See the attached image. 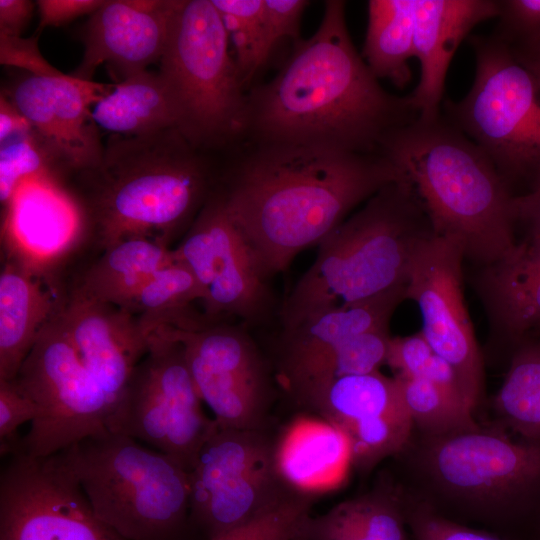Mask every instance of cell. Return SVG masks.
I'll return each instance as SVG.
<instances>
[{"label": "cell", "instance_id": "5", "mask_svg": "<svg viewBox=\"0 0 540 540\" xmlns=\"http://www.w3.org/2000/svg\"><path fill=\"white\" fill-rule=\"evenodd\" d=\"M114 137L91 170L97 180L91 214L100 248L130 237L170 246L211 195L204 163L176 129Z\"/></svg>", "mask_w": 540, "mask_h": 540}, {"label": "cell", "instance_id": "34", "mask_svg": "<svg viewBox=\"0 0 540 540\" xmlns=\"http://www.w3.org/2000/svg\"><path fill=\"white\" fill-rule=\"evenodd\" d=\"M235 49V61L244 84L267 61L269 45L263 0H212Z\"/></svg>", "mask_w": 540, "mask_h": 540}, {"label": "cell", "instance_id": "6", "mask_svg": "<svg viewBox=\"0 0 540 540\" xmlns=\"http://www.w3.org/2000/svg\"><path fill=\"white\" fill-rule=\"evenodd\" d=\"M95 516L123 540H187L189 473L169 456L109 431L57 453Z\"/></svg>", "mask_w": 540, "mask_h": 540}, {"label": "cell", "instance_id": "1", "mask_svg": "<svg viewBox=\"0 0 540 540\" xmlns=\"http://www.w3.org/2000/svg\"><path fill=\"white\" fill-rule=\"evenodd\" d=\"M418 116L411 96L386 91L356 51L345 2L329 0L317 31L247 96L246 131L260 144L380 154L384 141Z\"/></svg>", "mask_w": 540, "mask_h": 540}, {"label": "cell", "instance_id": "50", "mask_svg": "<svg viewBox=\"0 0 540 540\" xmlns=\"http://www.w3.org/2000/svg\"><path fill=\"white\" fill-rule=\"evenodd\" d=\"M291 540H305L299 533Z\"/></svg>", "mask_w": 540, "mask_h": 540}, {"label": "cell", "instance_id": "16", "mask_svg": "<svg viewBox=\"0 0 540 540\" xmlns=\"http://www.w3.org/2000/svg\"><path fill=\"white\" fill-rule=\"evenodd\" d=\"M460 246L435 233L421 243L410 268L406 299L420 311L421 334L447 361L473 411L483 389V363L463 292Z\"/></svg>", "mask_w": 540, "mask_h": 540}, {"label": "cell", "instance_id": "27", "mask_svg": "<svg viewBox=\"0 0 540 540\" xmlns=\"http://www.w3.org/2000/svg\"><path fill=\"white\" fill-rule=\"evenodd\" d=\"M405 502L385 484L344 500L324 514L307 516L305 540H408Z\"/></svg>", "mask_w": 540, "mask_h": 540}, {"label": "cell", "instance_id": "23", "mask_svg": "<svg viewBox=\"0 0 540 540\" xmlns=\"http://www.w3.org/2000/svg\"><path fill=\"white\" fill-rule=\"evenodd\" d=\"M276 460L294 492L315 498L339 487L352 467L346 434L312 416L296 418L277 436Z\"/></svg>", "mask_w": 540, "mask_h": 540}, {"label": "cell", "instance_id": "20", "mask_svg": "<svg viewBox=\"0 0 540 540\" xmlns=\"http://www.w3.org/2000/svg\"><path fill=\"white\" fill-rule=\"evenodd\" d=\"M414 57L420 79L410 94L419 117L441 114L445 80L460 43L478 24L498 16L497 0H414Z\"/></svg>", "mask_w": 540, "mask_h": 540}, {"label": "cell", "instance_id": "32", "mask_svg": "<svg viewBox=\"0 0 540 540\" xmlns=\"http://www.w3.org/2000/svg\"><path fill=\"white\" fill-rule=\"evenodd\" d=\"M495 407L523 439L540 441V341L526 342L515 352Z\"/></svg>", "mask_w": 540, "mask_h": 540}, {"label": "cell", "instance_id": "22", "mask_svg": "<svg viewBox=\"0 0 540 540\" xmlns=\"http://www.w3.org/2000/svg\"><path fill=\"white\" fill-rule=\"evenodd\" d=\"M475 286L504 335L518 340L540 329V236L527 235L505 257L482 266Z\"/></svg>", "mask_w": 540, "mask_h": 540}, {"label": "cell", "instance_id": "46", "mask_svg": "<svg viewBox=\"0 0 540 540\" xmlns=\"http://www.w3.org/2000/svg\"><path fill=\"white\" fill-rule=\"evenodd\" d=\"M32 132L26 118L20 113L10 98L1 93L0 98V143Z\"/></svg>", "mask_w": 540, "mask_h": 540}, {"label": "cell", "instance_id": "17", "mask_svg": "<svg viewBox=\"0 0 540 540\" xmlns=\"http://www.w3.org/2000/svg\"><path fill=\"white\" fill-rule=\"evenodd\" d=\"M113 88L114 84L64 73L28 74L5 94L29 122L53 163L91 171L100 164L104 153L92 110Z\"/></svg>", "mask_w": 540, "mask_h": 540}, {"label": "cell", "instance_id": "25", "mask_svg": "<svg viewBox=\"0 0 540 540\" xmlns=\"http://www.w3.org/2000/svg\"><path fill=\"white\" fill-rule=\"evenodd\" d=\"M98 128L116 137H143L179 128L175 100L159 73L143 70L114 84L93 110Z\"/></svg>", "mask_w": 540, "mask_h": 540}, {"label": "cell", "instance_id": "7", "mask_svg": "<svg viewBox=\"0 0 540 540\" xmlns=\"http://www.w3.org/2000/svg\"><path fill=\"white\" fill-rule=\"evenodd\" d=\"M473 85L464 98L444 101V117L491 160L514 193L540 189V70L495 36H469ZM524 195V194H523Z\"/></svg>", "mask_w": 540, "mask_h": 540}, {"label": "cell", "instance_id": "47", "mask_svg": "<svg viewBox=\"0 0 540 540\" xmlns=\"http://www.w3.org/2000/svg\"><path fill=\"white\" fill-rule=\"evenodd\" d=\"M515 216L527 235L540 236V189L515 197Z\"/></svg>", "mask_w": 540, "mask_h": 540}, {"label": "cell", "instance_id": "44", "mask_svg": "<svg viewBox=\"0 0 540 540\" xmlns=\"http://www.w3.org/2000/svg\"><path fill=\"white\" fill-rule=\"evenodd\" d=\"M102 0H39V29L60 26L85 14H93Z\"/></svg>", "mask_w": 540, "mask_h": 540}, {"label": "cell", "instance_id": "33", "mask_svg": "<svg viewBox=\"0 0 540 540\" xmlns=\"http://www.w3.org/2000/svg\"><path fill=\"white\" fill-rule=\"evenodd\" d=\"M402 405L413 425L430 438L479 428L473 411L452 399L433 383L418 377L394 375Z\"/></svg>", "mask_w": 540, "mask_h": 540}, {"label": "cell", "instance_id": "2", "mask_svg": "<svg viewBox=\"0 0 540 540\" xmlns=\"http://www.w3.org/2000/svg\"><path fill=\"white\" fill-rule=\"evenodd\" d=\"M403 179L381 154L260 144L221 191L269 279L319 245L356 206Z\"/></svg>", "mask_w": 540, "mask_h": 540}, {"label": "cell", "instance_id": "26", "mask_svg": "<svg viewBox=\"0 0 540 540\" xmlns=\"http://www.w3.org/2000/svg\"><path fill=\"white\" fill-rule=\"evenodd\" d=\"M175 259L174 250L160 241L126 238L102 250L73 288L125 309L149 279Z\"/></svg>", "mask_w": 540, "mask_h": 540}, {"label": "cell", "instance_id": "15", "mask_svg": "<svg viewBox=\"0 0 540 540\" xmlns=\"http://www.w3.org/2000/svg\"><path fill=\"white\" fill-rule=\"evenodd\" d=\"M0 540L123 539L98 520L57 453H18L1 470Z\"/></svg>", "mask_w": 540, "mask_h": 540}, {"label": "cell", "instance_id": "12", "mask_svg": "<svg viewBox=\"0 0 540 540\" xmlns=\"http://www.w3.org/2000/svg\"><path fill=\"white\" fill-rule=\"evenodd\" d=\"M13 380L38 409L21 453L47 457L107 430L109 400L81 361L59 308Z\"/></svg>", "mask_w": 540, "mask_h": 540}, {"label": "cell", "instance_id": "4", "mask_svg": "<svg viewBox=\"0 0 540 540\" xmlns=\"http://www.w3.org/2000/svg\"><path fill=\"white\" fill-rule=\"evenodd\" d=\"M433 234L407 179L385 186L318 245L283 303V328L406 286L417 249Z\"/></svg>", "mask_w": 540, "mask_h": 540}, {"label": "cell", "instance_id": "3", "mask_svg": "<svg viewBox=\"0 0 540 540\" xmlns=\"http://www.w3.org/2000/svg\"><path fill=\"white\" fill-rule=\"evenodd\" d=\"M436 235L452 240L481 267L516 246L515 197L487 155L444 115L417 117L383 143Z\"/></svg>", "mask_w": 540, "mask_h": 540}, {"label": "cell", "instance_id": "8", "mask_svg": "<svg viewBox=\"0 0 540 540\" xmlns=\"http://www.w3.org/2000/svg\"><path fill=\"white\" fill-rule=\"evenodd\" d=\"M229 36L212 0H184L159 74L179 113L178 131L193 145L213 144L246 131L247 96Z\"/></svg>", "mask_w": 540, "mask_h": 540}, {"label": "cell", "instance_id": "41", "mask_svg": "<svg viewBox=\"0 0 540 540\" xmlns=\"http://www.w3.org/2000/svg\"><path fill=\"white\" fill-rule=\"evenodd\" d=\"M435 354L421 332L403 337H391L386 364L395 375L418 377Z\"/></svg>", "mask_w": 540, "mask_h": 540}, {"label": "cell", "instance_id": "10", "mask_svg": "<svg viewBox=\"0 0 540 540\" xmlns=\"http://www.w3.org/2000/svg\"><path fill=\"white\" fill-rule=\"evenodd\" d=\"M425 466L435 483L480 518H540V441L480 428L430 438Z\"/></svg>", "mask_w": 540, "mask_h": 540}, {"label": "cell", "instance_id": "31", "mask_svg": "<svg viewBox=\"0 0 540 540\" xmlns=\"http://www.w3.org/2000/svg\"><path fill=\"white\" fill-rule=\"evenodd\" d=\"M390 340L389 325L354 335L313 364L286 392L300 407L309 395L335 379L377 372L386 364Z\"/></svg>", "mask_w": 540, "mask_h": 540}, {"label": "cell", "instance_id": "39", "mask_svg": "<svg viewBox=\"0 0 540 540\" xmlns=\"http://www.w3.org/2000/svg\"><path fill=\"white\" fill-rule=\"evenodd\" d=\"M407 527L414 540H503L488 532L463 525L429 504L405 503Z\"/></svg>", "mask_w": 540, "mask_h": 540}, {"label": "cell", "instance_id": "24", "mask_svg": "<svg viewBox=\"0 0 540 540\" xmlns=\"http://www.w3.org/2000/svg\"><path fill=\"white\" fill-rule=\"evenodd\" d=\"M55 298L28 265L9 260L0 274V380H13L41 331L58 311Z\"/></svg>", "mask_w": 540, "mask_h": 540}, {"label": "cell", "instance_id": "19", "mask_svg": "<svg viewBox=\"0 0 540 540\" xmlns=\"http://www.w3.org/2000/svg\"><path fill=\"white\" fill-rule=\"evenodd\" d=\"M59 315L81 361L106 394L111 410L120 399L150 337L128 311L72 288Z\"/></svg>", "mask_w": 540, "mask_h": 540}, {"label": "cell", "instance_id": "35", "mask_svg": "<svg viewBox=\"0 0 540 540\" xmlns=\"http://www.w3.org/2000/svg\"><path fill=\"white\" fill-rule=\"evenodd\" d=\"M412 427L408 414L398 412L342 428L349 441L352 467L366 473L383 459L399 453L406 446Z\"/></svg>", "mask_w": 540, "mask_h": 540}, {"label": "cell", "instance_id": "30", "mask_svg": "<svg viewBox=\"0 0 540 540\" xmlns=\"http://www.w3.org/2000/svg\"><path fill=\"white\" fill-rule=\"evenodd\" d=\"M300 407L340 429L374 417L406 412L394 377L379 371L335 379L309 395Z\"/></svg>", "mask_w": 540, "mask_h": 540}, {"label": "cell", "instance_id": "28", "mask_svg": "<svg viewBox=\"0 0 540 540\" xmlns=\"http://www.w3.org/2000/svg\"><path fill=\"white\" fill-rule=\"evenodd\" d=\"M203 300L202 289L192 272L180 261L158 270L124 309L148 336L161 328L193 330L209 320L194 303Z\"/></svg>", "mask_w": 540, "mask_h": 540}, {"label": "cell", "instance_id": "45", "mask_svg": "<svg viewBox=\"0 0 540 540\" xmlns=\"http://www.w3.org/2000/svg\"><path fill=\"white\" fill-rule=\"evenodd\" d=\"M33 7V2L27 0H0V34L20 36Z\"/></svg>", "mask_w": 540, "mask_h": 540}, {"label": "cell", "instance_id": "43", "mask_svg": "<svg viewBox=\"0 0 540 540\" xmlns=\"http://www.w3.org/2000/svg\"><path fill=\"white\" fill-rule=\"evenodd\" d=\"M267 37L271 49L283 38H298L301 16L309 2L263 0Z\"/></svg>", "mask_w": 540, "mask_h": 540}, {"label": "cell", "instance_id": "36", "mask_svg": "<svg viewBox=\"0 0 540 540\" xmlns=\"http://www.w3.org/2000/svg\"><path fill=\"white\" fill-rule=\"evenodd\" d=\"M317 498L296 494L276 508L212 540H291Z\"/></svg>", "mask_w": 540, "mask_h": 540}, {"label": "cell", "instance_id": "48", "mask_svg": "<svg viewBox=\"0 0 540 540\" xmlns=\"http://www.w3.org/2000/svg\"><path fill=\"white\" fill-rule=\"evenodd\" d=\"M516 56H518L523 61L527 62L528 64L540 70V45H538L537 47L533 48L532 50L524 54L516 55Z\"/></svg>", "mask_w": 540, "mask_h": 540}, {"label": "cell", "instance_id": "38", "mask_svg": "<svg viewBox=\"0 0 540 540\" xmlns=\"http://www.w3.org/2000/svg\"><path fill=\"white\" fill-rule=\"evenodd\" d=\"M492 34L513 53L524 54L540 45V0H501Z\"/></svg>", "mask_w": 540, "mask_h": 540}, {"label": "cell", "instance_id": "29", "mask_svg": "<svg viewBox=\"0 0 540 540\" xmlns=\"http://www.w3.org/2000/svg\"><path fill=\"white\" fill-rule=\"evenodd\" d=\"M414 0H370L363 59L377 79L404 88L414 57Z\"/></svg>", "mask_w": 540, "mask_h": 540}, {"label": "cell", "instance_id": "18", "mask_svg": "<svg viewBox=\"0 0 540 540\" xmlns=\"http://www.w3.org/2000/svg\"><path fill=\"white\" fill-rule=\"evenodd\" d=\"M183 1H104L86 24L84 56L72 76L92 80L101 64L119 76V81L147 70L160 61Z\"/></svg>", "mask_w": 540, "mask_h": 540}, {"label": "cell", "instance_id": "9", "mask_svg": "<svg viewBox=\"0 0 540 540\" xmlns=\"http://www.w3.org/2000/svg\"><path fill=\"white\" fill-rule=\"evenodd\" d=\"M202 402L182 343L171 328H161L151 335L106 426L169 456L189 473L216 427Z\"/></svg>", "mask_w": 540, "mask_h": 540}, {"label": "cell", "instance_id": "13", "mask_svg": "<svg viewBox=\"0 0 540 540\" xmlns=\"http://www.w3.org/2000/svg\"><path fill=\"white\" fill-rule=\"evenodd\" d=\"M171 331L184 347L197 391L216 424L269 429L276 395L273 379L267 360L245 329L209 321L197 329Z\"/></svg>", "mask_w": 540, "mask_h": 540}, {"label": "cell", "instance_id": "21", "mask_svg": "<svg viewBox=\"0 0 540 540\" xmlns=\"http://www.w3.org/2000/svg\"><path fill=\"white\" fill-rule=\"evenodd\" d=\"M404 299L406 286L363 302L313 313L293 326L283 328L275 368L284 390L346 339L389 325L396 307Z\"/></svg>", "mask_w": 540, "mask_h": 540}, {"label": "cell", "instance_id": "11", "mask_svg": "<svg viewBox=\"0 0 540 540\" xmlns=\"http://www.w3.org/2000/svg\"><path fill=\"white\" fill-rule=\"evenodd\" d=\"M276 445L269 429L216 424L189 472L193 531L212 540L299 494L279 472Z\"/></svg>", "mask_w": 540, "mask_h": 540}, {"label": "cell", "instance_id": "49", "mask_svg": "<svg viewBox=\"0 0 540 540\" xmlns=\"http://www.w3.org/2000/svg\"><path fill=\"white\" fill-rule=\"evenodd\" d=\"M534 540H540V518L534 525Z\"/></svg>", "mask_w": 540, "mask_h": 540}, {"label": "cell", "instance_id": "37", "mask_svg": "<svg viewBox=\"0 0 540 540\" xmlns=\"http://www.w3.org/2000/svg\"><path fill=\"white\" fill-rule=\"evenodd\" d=\"M53 161L33 132L10 139L0 149V201L6 206L25 179L52 172Z\"/></svg>", "mask_w": 540, "mask_h": 540}, {"label": "cell", "instance_id": "40", "mask_svg": "<svg viewBox=\"0 0 540 540\" xmlns=\"http://www.w3.org/2000/svg\"><path fill=\"white\" fill-rule=\"evenodd\" d=\"M38 415L34 402L25 395L14 380H0V454L21 453L22 437L19 427L32 422Z\"/></svg>", "mask_w": 540, "mask_h": 540}, {"label": "cell", "instance_id": "14", "mask_svg": "<svg viewBox=\"0 0 540 540\" xmlns=\"http://www.w3.org/2000/svg\"><path fill=\"white\" fill-rule=\"evenodd\" d=\"M194 275L211 322L261 320L271 305L269 279L231 216L222 191L211 194L174 249Z\"/></svg>", "mask_w": 540, "mask_h": 540}, {"label": "cell", "instance_id": "42", "mask_svg": "<svg viewBox=\"0 0 540 540\" xmlns=\"http://www.w3.org/2000/svg\"><path fill=\"white\" fill-rule=\"evenodd\" d=\"M38 37L8 36L0 34V62L14 66L37 76H58L63 74L51 66L41 55L38 48Z\"/></svg>", "mask_w": 540, "mask_h": 540}]
</instances>
